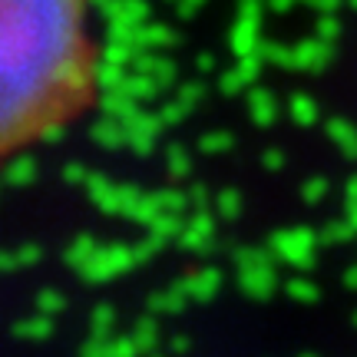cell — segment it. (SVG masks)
Listing matches in <instances>:
<instances>
[{"mask_svg":"<svg viewBox=\"0 0 357 357\" xmlns=\"http://www.w3.org/2000/svg\"><path fill=\"white\" fill-rule=\"evenodd\" d=\"M100 86L93 0H0V166L73 129Z\"/></svg>","mask_w":357,"mask_h":357,"instance_id":"6da1fadb","label":"cell"}]
</instances>
